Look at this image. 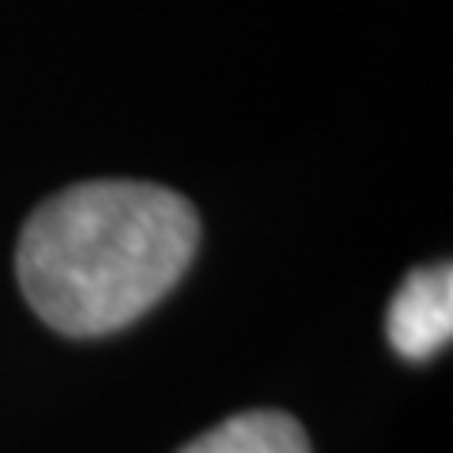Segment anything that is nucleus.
Masks as SVG:
<instances>
[{
	"mask_svg": "<svg viewBox=\"0 0 453 453\" xmlns=\"http://www.w3.org/2000/svg\"><path fill=\"white\" fill-rule=\"evenodd\" d=\"M201 219L148 181H80L31 211L16 250L27 303L65 336H103L163 299L189 268Z\"/></svg>",
	"mask_w": 453,
	"mask_h": 453,
	"instance_id": "1",
	"label": "nucleus"
},
{
	"mask_svg": "<svg viewBox=\"0 0 453 453\" xmlns=\"http://www.w3.org/2000/svg\"><path fill=\"white\" fill-rule=\"evenodd\" d=\"M389 344L404 359H431L453 336V273L431 265L404 276L386 314Z\"/></svg>",
	"mask_w": 453,
	"mask_h": 453,
	"instance_id": "2",
	"label": "nucleus"
},
{
	"mask_svg": "<svg viewBox=\"0 0 453 453\" xmlns=\"http://www.w3.org/2000/svg\"><path fill=\"white\" fill-rule=\"evenodd\" d=\"M178 453H310L306 431L283 412H242L223 419Z\"/></svg>",
	"mask_w": 453,
	"mask_h": 453,
	"instance_id": "3",
	"label": "nucleus"
}]
</instances>
